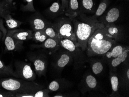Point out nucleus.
<instances>
[{"instance_id":"nucleus-1","label":"nucleus","mask_w":129,"mask_h":97,"mask_svg":"<svg viewBox=\"0 0 129 97\" xmlns=\"http://www.w3.org/2000/svg\"><path fill=\"white\" fill-rule=\"evenodd\" d=\"M77 18L71 19L74 26V30L77 43L75 46L84 52L87 47L88 41L97 29L104 27L103 24L98 20L87 16L84 13H80Z\"/></svg>"},{"instance_id":"nucleus-2","label":"nucleus","mask_w":129,"mask_h":97,"mask_svg":"<svg viewBox=\"0 0 129 97\" xmlns=\"http://www.w3.org/2000/svg\"><path fill=\"white\" fill-rule=\"evenodd\" d=\"M116 43L107 35L105 27L97 29L88 41L86 50L87 56L103 55Z\"/></svg>"},{"instance_id":"nucleus-3","label":"nucleus","mask_w":129,"mask_h":97,"mask_svg":"<svg viewBox=\"0 0 129 97\" xmlns=\"http://www.w3.org/2000/svg\"><path fill=\"white\" fill-rule=\"evenodd\" d=\"M0 87L6 91L21 93H34L44 88L34 82L13 77L0 78Z\"/></svg>"},{"instance_id":"nucleus-4","label":"nucleus","mask_w":129,"mask_h":97,"mask_svg":"<svg viewBox=\"0 0 129 97\" xmlns=\"http://www.w3.org/2000/svg\"><path fill=\"white\" fill-rule=\"evenodd\" d=\"M52 26L58 33L60 39H69L74 42L75 45L77 43L74 25L69 18H60L53 24Z\"/></svg>"},{"instance_id":"nucleus-5","label":"nucleus","mask_w":129,"mask_h":97,"mask_svg":"<svg viewBox=\"0 0 129 97\" xmlns=\"http://www.w3.org/2000/svg\"><path fill=\"white\" fill-rule=\"evenodd\" d=\"M60 47L68 51L73 56L77 67H80L87 61V56L84 51L79 47H76L74 42L68 39H61L60 41Z\"/></svg>"},{"instance_id":"nucleus-6","label":"nucleus","mask_w":129,"mask_h":97,"mask_svg":"<svg viewBox=\"0 0 129 97\" xmlns=\"http://www.w3.org/2000/svg\"><path fill=\"white\" fill-rule=\"evenodd\" d=\"M14 65L15 72L17 78L29 81H33L36 79L37 74L33 70L30 64L16 60L14 62Z\"/></svg>"},{"instance_id":"nucleus-7","label":"nucleus","mask_w":129,"mask_h":97,"mask_svg":"<svg viewBox=\"0 0 129 97\" xmlns=\"http://www.w3.org/2000/svg\"><path fill=\"white\" fill-rule=\"evenodd\" d=\"M29 59L34 64L36 74L40 77L45 76L47 68L46 56L42 55L30 56H29Z\"/></svg>"},{"instance_id":"nucleus-8","label":"nucleus","mask_w":129,"mask_h":97,"mask_svg":"<svg viewBox=\"0 0 129 97\" xmlns=\"http://www.w3.org/2000/svg\"><path fill=\"white\" fill-rule=\"evenodd\" d=\"M57 54L56 57L53 61V66L58 70L62 69L73 60V56L68 51L62 48Z\"/></svg>"},{"instance_id":"nucleus-9","label":"nucleus","mask_w":129,"mask_h":97,"mask_svg":"<svg viewBox=\"0 0 129 97\" xmlns=\"http://www.w3.org/2000/svg\"><path fill=\"white\" fill-rule=\"evenodd\" d=\"M5 51H19L23 47V41L14 38L12 35L11 30H9L7 32L5 40Z\"/></svg>"},{"instance_id":"nucleus-10","label":"nucleus","mask_w":129,"mask_h":97,"mask_svg":"<svg viewBox=\"0 0 129 97\" xmlns=\"http://www.w3.org/2000/svg\"><path fill=\"white\" fill-rule=\"evenodd\" d=\"M80 91L84 94L89 91L96 90L98 88V84L96 78L91 74L84 76L80 83Z\"/></svg>"},{"instance_id":"nucleus-11","label":"nucleus","mask_w":129,"mask_h":97,"mask_svg":"<svg viewBox=\"0 0 129 97\" xmlns=\"http://www.w3.org/2000/svg\"><path fill=\"white\" fill-rule=\"evenodd\" d=\"M107 35L117 42L121 41L124 37V31L122 28L113 23L109 24L104 27Z\"/></svg>"},{"instance_id":"nucleus-12","label":"nucleus","mask_w":129,"mask_h":97,"mask_svg":"<svg viewBox=\"0 0 129 97\" xmlns=\"http://www.w3.org/2000/svg\"><path fill=\"white\" fill-rule=\"evenodd\" d=\"M116 43L114 44L108 52L102 55V60L104 63L108 64L113 59L117 57L127 47L123 45H118Z\"/></svg>"},{"instance_id":"nucleus-13","label":"nucleus","mask_w":129,"mask_h":97,"mask_svg":"<svg viewBox=\"0 0 129 97\" xmlns=\"http://www.w3.org/2000/svg\"><path fill=\"white\" fill-rule=\"evenodd\" d=\"M30 25L33 31L44 30L46 27L51 26L53 24L46 20L42 16L37 15L34 16L30 21Z\"/></svg>"},{"instance_id":"nucleus-14","label":"nucleus","mask_w":129,"mask_h":97,"mask_svg":"<svg viewBox=\"0 0 129 97\" xmlns=\"http://www.w3.org/2000/svg\"><path fill=\"white\" fill-rule=\"evenodd\" d=\"M60 42L49 38L40 45H35L32 46L33 48H44L50 51L51 52H56L60 48Z\"/></svg>"},{"instance_id":"nucleus-15","label":"nucleus","mask_w":129,"mask_h":97,"mask_svg":"<svg viewBox=\"0 0 129 97\" xmlns=\"http://www.w3.org/2000/svg\"><path fill=\"white\" fill-rule=\"evenodd\" d=\"M129 47H127L123 52L119 55L117 57L113 59L108 63L110 70H117V67L121 63L127 62V60L129 59Z\"/></svg>"},{"instance_id":"nucleus-16","label":"nucleus","mask_w":129,"mask_h":97,"mask_svg":"<svg viewBox=\"0 0 129 97\" xmlns=\"http://www.w3.org/2000/svg\"><path fill=\"white\" fill-rule=\"evenodd\" d=\"M71 85V84L64 78L57 79L52 81L48 85V89L50 92L62 90L64 89L68 88Z\"/></svg>"},{"instance_id":"nucleus-17","label":"nucleus","mask_w":129,"mask_h":97,"mask_svg":"<svg viewBox=\"0 0 129 97\" xmlns=\"http://www.w3.org/2000/svg\"><path fill=\"white\" fill-rule=\"evenodd\" d=\"M117 70H110V79L111 82L112 92L109 95L110 97H121L119 92V80Z\"/></svg>"},{"instance_id":"nucleus-18","label":"nucleus","mask_w":129,"mask_h":97,"mask_svg":"<svg viewBox=\"0 0 129 97\" xmlns=\"http://www.w3.org/2000/svg\"><path fill=\"white\" fill-rule=\"evenodd\" d=\"M120 14V11L118 9L116 8H112L109 11L103 19L99 22L105 27L109 24L114 23L118 19Z\"/></svg>"},{"instance_id":"nucleus-19","label":"nucleus","mask_w":129,"mask_h":97,"mask_svg":"<svg viewBox=\"0 0 129 97\" xmlns=\"http://www.w3.org/2000/svg\"><path fill=\"white\" fill-rule=\"evenodd\" d=\"M64 13L70 19L78 16L80 13L78 0H69L68 7Z\"/></svg>"},{"instance_id":"nucleus-20","label":"nucleus","mask_w":129,"mask_h":97,"mask_svg":"<svg viewBox=\"0 0 129 97\" xmlns=\"http://www.w3.org/2000/svg\"><path fill=\"white\" fill-rule=\"evenodd\" d=\"M123 68L120 76H118L119 80V88H126L128 87L129 85V64L128 62L123 63Z\"/></svg>"},{"instance_id":"nucleus-21","label":"nucleus","mask_w":129,"mask_h":97,"mask_svg":"<svg viewBox=\"0 0 129 97\" xmlns=\"http://www.w3.org/2000/svg\"><path fill=\"white\" fill-rule=\"evenodd\" d=\"M13 37L21 41L32 40L33 30L15 29L11 30Z\"/></svg>"},{"instance_id":"nucleus-22","label":"nucleus","mask_w":129,"mask_h":97,"mask_svg":"<svg viewBox=\"0 0 129 97\" xmlns=\"http://www.w3.org/2000/svg\"><path fill=\"white\" fill-rule=\"evenodd\" d=\"M11 63L5 65L4 61L0 58V78L13 77L17 78V76L13 69Z\"/></svg>"},{"instance_id":"nucleus-23","label":"nucleus","mask_w":129,"mask_h":97,"mask_svg":"<svg viewBox=\"0 0 129 97\" xmlns=\"http://www.w3.org/2000/svg\"><path fill=\"white\" fill-rule=\"evenodd\" d=\"M11 14L10 13L5 14L1 16V18L5 20L9 30L17 29V28L21 25L22 22L13 18Z\"/></svg>"},{"instance_id":"nucleus-24","label":"nucleus","mask_w":129,"mask_h":97,"mask_svg":"<svg viewBox=\"0 0 129 97\" xmlns=\"http://www.w3.org/2000/svg\"><path fill=\"white\" fill-rule=\"evenodd\" d=\"M90 63L91 69L93 74L99 75L103 72L104 69V62L103 60H92Z\"/></svg>"},{"instance_id":"nucleus-25","label":"nucleus","mask_w":129,"mask_h":97,"mask_svg":"<svg viewBox=\"0 0 129 97\" xmlns=\"http://www.w3.org/2000/svg\"><path fill=\"white\" fill-rule=\"evenodd\" d=\"M16 8L13 4H10L5 0L0 1V17L7 13H12V12L16 10Z\"/></svg>"},{"instance_id":"nucleus-26","label":"nucleus","mask_w":129,"mask_h":97,"mask_svg":"<svg viewBox=\"0 0 129 97\" xmlns=\"http://www.w3.org/2000/svg\"><path fill=\"white\" fill-rule=\"evenodd\" d=\"M48 37L46 35L44 30L33 31L32 40L37 43L44 42Z\"/></svg>"},{"instance_id":"nucleus-27","label":"nucleus","mask_w":129,"mask_h":97,"mask_svg":"<svg viewBox=\"0 0 129 97\" xmlns=\"http://www.w3.org/2000/svg\"><path fill=\"white\" fill-rule=\"evenodd\" d=\"M108 1L107 0H104L102 1L99 6L98 8L97 9L95 13L93 16H91V17L93 19L98 20V18L99 17L102 16L104 13L105 12L106 10L108 8Z\"/></svg>"},{"instance_id":"nucleus-28","label":"nucleus","mask_w":129,"mask_h":97,"mask_svg":"<svg viewBox=\"0 0 129 97\" xmlns=\"http://www.w3.org/2000/svg\"><path fill=\"white\" fill-rule=\"evenodd\" d=\"M44 31L48 38H52L60 42V39L58 34L52 25L45 28L44 29Z\"/></svg>"},{"instance_id":"nucleus-29","label":"nucleus","mask_w":129,"mask_h":97,"mask_svg":"<svg viewBox=\"0 0 129 97\" xmlns=\"http://www.w3.org/2000/svg\"><path fill=\"white\" fill-rule=\"evenodd\" d=\"M48 11L51 14L55 15L59 14L61 11L63 12L61 5L60 4L58 1L54 2L52 4L48 9Z\"/></svg>"},{"instance_id":"nucleus-30","label":"nucleus","mask_w":129,"mask_h":97,"mask_svg":"<svg viewBox=\"0 0 129 97\" xmlns=\"http://www.w3.org/2000/svg\"><path fill=\"white\" fill-rule=\"evenodd\" d=\"M24 1L26 3V4L22 6L21 7L22 11L32 12L36 11L33 5V0H24Z\"/></svg>"},{"instance_id":"nucleus-31","label":"nucleus","mask_w":129,"mask_h":97,"mask_svg":"<svg viewBox=\"0 0 129 97\" xmlns=\"http://www.w3.org/2000/svg\"><path fill=\"white\" fill-rule=\"evenodd\" d=\"M93 0H82V8L86 12H90L93 7Z\"/></svg>"},{"instance_id":"nucleus-32","label":"nucleus","mask_w":129,"mask_h":97,"mask_svg":"<svg viewBox=\"0 0 129 97\" xmlns=\"http://www.w3.org/2000/svg\"><path fill=\"white\" fill-rule=\"evenodd\" d=\"M50 92L48 88L42 89L33 93L34 97H49V93Z\"/></svg>"},{"instance_id":"nucleus-33","label":"nucleus","mask_w":129,"mask_h":97,"mask_svg":"<svg viewBox=\"0 0 129 97\" xmlns=\"http://www.w3.org/2000/svg\"><path fill=\"white\" fill-rule=\"evenodd\" d=\"M7 32L8 31L4 25L3 18L0 17V41H4Z\"/></svg>"},{"instance_id":"nucleus-34","label":"nucleus","mask_w":129,"mask_h":97,"mask_svg":"<svg viewBox=\"0 0 129 97\" xmlns=\"http://www.w3.org/2000/svg\"><path fill=\"white\" fill-rule=\"evenodd\" d=\"M16 92L11 91H0V97H15Z\"/></svg>"},{"instance_id":"nucleus-35","label":"nucleus","mask_w":129,"mask_h":97,"mask_svg":"<svg viewBox=\"0 0 129 97\" xmlns=\"http://www.w3.org/2000/svg\"><path fill=\"white\" fill-rule=\"evenodd\" d=\"M61 7H62V10L63 12H65L68 7L69 4V1L68 0H61Z\"/></svg>"},{"instance_id":"nucleus-36","label":"nucleus","mask_w":129,"mask_h":97,"mask_svg":"<svg viewBox=\"0 0 129 97\" xmlns=\"http://www.w3.org/2000/svg\"><path fill=\"white\" fill-rule=\"evenodd\" d=\"M54 97H68V95H66L64 94H62L61 93H59V94H56L55 95L53 96Z\"/></svg>"},{"instance_id":"nucleus-37","label":"nucleus","mask_w":129,"mask_h":97,"mask_svg":"<svg viewBox=\"0 0 129 97\" xmlns=\"http://www.w3.org/2000/svg\"><path fill=\"white\" fill-rule=\"evenodd\" d=\"M5 1H6L7 3H8L9 4H12L13 0H5Z\"/></svg>"},{"instance_id":"nucleus-38","label":"nucleus","mask_w":129,"mask_h":97,"mask_svg":"<svg viewBox=\"0 0 129 97\" xmlns=\"http://www.w3.org/2000/svg\"><path fill=\"white\" fill-rule=\"evenodd\" d=\"M127 1H129V0H127Z\"/></svg>"},{"instance_id":"nucleus-39","label":"nucleus","mask_w":129,"mask_h":97,"mask_svg":"<svg viewBox=\"0 0 129 97\" xmlns=\"http://www.w3.org/2000/svg\"><path fill=\"white\" fill-rule=\"evenodd\" d=\"M1 1V0H0V1Z\"/></svg>"}]
</instances>
